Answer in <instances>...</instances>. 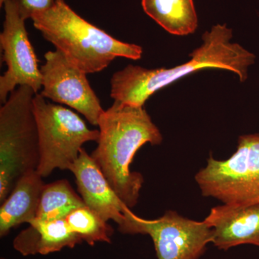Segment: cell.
Instances as JSON below:
<instances>
[{"instance_id": "obj_15", "label": "cell", "mask_w": 259, "mask_h": 259, "mask_svg": "<svg viewBox=\"0 0 259 259\" xmlns=\"http://www.w3.org/2000/svg\"><path fill=\"white\" fill-rule=\"evenodd\" d=\"M84 202L69 182L60 180L45 185L35 220L56 221L64 219L75 209L83 207Z\"/></svg>"}, {"instance_id": "obj_18", "label": "cell", "mask_w": 259, "mask_h": 259, "mask_svg": "<svg viewBox=\"0 0 259 259\" xmlns=\"http://www.w3.org/2000/svg\"><path fill=\"white\" fill-rule=\"evenodd\" d=\"M5 0H0V6L3 7L4 4Z\"/></svg>"}, {"instance_id": "obj_4", "label": "cell", "mask_w": 259, "mask_h": 259, "mask_svg": "<svg viewBox=\"0 0 259 259\" xmlns=\"http://www.w3.org/2000/svg\"><path fill=\"white\" fill-rule=\"evenodd\" d=\"M36 94L19 86L0 108V203L24 175L40 163L38 131L33 112Z\"/></svg>"}, {"instance_id": "obj_2", "label": "cell", "mask_w": 259, "mask_h": 259, "mask_svg": "<svg viewBox=\"0 0 259 259\" xmlns=\"http://www.w3.org/2000/svg\"><path fill=\"white\" fill-rule=\"evenodd\" d=\"M100 136L92 158L124 203L132 209L144 184L142 174L131 163L144 145L158 146L163 136L144 107L114 102L98 121Z\"/></svg>"}, {"instance_id": "obj_6", "label": "cell", "mask_w": 259, "mask_h": 259, "mask_svg": "<svg viewBox=\"0 0 259 259\" xmlns=\"http://www.w3.org/2000/svg\"><path fill=\"white\" fill-rule=\"evenodd\" d=\"M33 112L40 145L37 171L44 178L56 169L69 170L79 157L83 145L98 141V130L89 128L77 114L47 102L40 94L34 97Z\"/></svg>"}, {"instance_id": "obj_10", "label": "cell", "mask_w": 259, "mask_h": 259, "mask_svg": "<svg viewBox=\"0 0 259 259\" xmlns=\"http://www.w3.org/2000/svg\"><path fill=\"white\" fill-rule=\"evenodd\" d=\"M69 171L74 175L78 192L85 205L104 221H113L120 233L129 234L135 213L119 197L84 148H81Z\"/></svg>"}, {"instance_id": "obj_11", "label": "cell", "mask_w": 259, "mask_h": 259, "mask_svg": "<svg viewBox=\"0 0 259 259\" xmlns=\"http://www.w3.org/2000/svg\"><path fill=\"white\" fill-rule=\"evenodd\" d=\"M204 221L212 229V243L218 249L228 250L241 245L259 248V204L215 206Z\"/></svg>"}, {"instance_id": "obj_3", "label": "cell", "mask_w": 259, "mask_h": 259, "mask_svg": "<svg viewBox=\"0 0 259 259\" xmlns=\"http://www.w3.org/2000/svg\"><path fill=\"white\" fill-rule=\"evenodd\" d=\"M31 20L46 40L87 74L106 69L116 58L142 57V47L109 35L75 13L65 0H55L51 8L35 13Z\"/></svg>"}, {"instance_id": "obj_8", "label": "cell", "mask_w": 259, "mask_h": 259, "mask_svg": "<svg viewBox=\"0 0 259 259\" xmlns=\"http://www.w3.org/2000/svg\"><path fill=\"white\" fill-rule=\"evenodd\" d=\"M5 21L0 34L3 60L8 66L0 77V101L4 104L17 86H28L38 94L42 75L35 51L29 40L25 21L11 0H5Z\"/></svg>"}, {"instance_id": "obj_13", "label": "cell", "mask_w": 259, "mask_h": 259, "mask_svg": "<svg viewBox=\"0 0 259 259\" xmlns=\"http://www.w3.org/2000/svg\"><path fill=\"white\" fill-rule=\"evenodd\" d=\"M46 184L37 171L29 172L17 182L0 207V237L5 238L13 228L30 223L36 218Z\"/></svg>"}, {"instance_id": "obj_7", "label": "cell", "mask_w": 259, "mask_h": 259, "mask_svg": "<svg viewBox=\"0 0 259 259\" xmlns=\"http://www.w3.org/2000/svg\"><path fill=\"white\" fill-rule=\"evenodd\" d=\"M136 234L151 237L157 259H199L212 240V229L204 221H194L175 210L154 220L136 214L130 235Z\"/></svg>"}, {"instance_id": "obj_16", "label": "cell", "mask_w": 259, "mask_h": 259, "mask_svg": "<svg viewBox=\"0 0 259 259\" xmlns=\"http://www.w3.org/2000/svg\"><path fill=\"white\" fill-rule=\"evenodd\" d=\"M65 220L71 231L88 245H94L98 242L112 243L113 228L87 206L75 209Z\"/></svg>"}, {"instance_id": "obj_14", "label": "cell", "mask_w": 259, "mask_h": 259, "mask_svg": "<svg viewBox=\"0 0 259 259\" xmlns=\"http://www.w3.org/2000/svg\"><path fill=\"white\" fill-rule=\"evenodd\" d=\"M141 4L146 14L172 35H190L198 26L193 0H142Z\"/></svg>"}, {"instance_id": "obj_9", "label": "cell", "mask_w": 259, "mask_h": 259, "mask_svg": "<svg viewBox=\"0 0 259 259\" xmlns=\"http://www.w3.org/2000/svg\"><path fill=\"white\" fill-rule=\"evenodd\" d=\"M41 67L42 90L40 95L58 104H63L84 116L97 126L102 112L101 103L87 74L71 64L60 51H48Z\"/></svg>"}, {"instance_id": "obj_17", "label": "cell", "mask_w": 259, "mask_h": 259, "mask_svg": "<svg viewBox=\"0 0 259 259\" xmlns=\"http://www.w3.org/2000/svg\"><path fill=\"white\" fill-rule=\"evenodd\" d=\"M19 14L26 20L35 13L46 11L51 8L55 0H11Z\"/></svg>"}, {"instance_id": "obj_19", "label": "cell", "mask_w": 259, "mask_h": 259, "mask_svg": "<svg viewBox=\"0 0 259 259\" xmlns=\"http://www.w3.org/2000/svg\"><path fill=\"white\" fill-rule=\"evenodd\" d=\"M1 259H6V258H1Z\"/></svg>"}, {"instance_id": "obj_12", "label": "cell", "mask_w": 259, "mask_h": 259, "mask_svg": "<svg viewBox=\"0 0 259 259\" xmlns=\"http://www.w3.org/2000/svg\"><path fill=\"white\" fill-rule=\"evenodd\" d=\"M81 243L65 218L56 221L33 220L26 229L15 237L13 248L20 254L28 256L50 254L65 248H74Z\"/></svg>"}, {"instance_id": "obj_1", "label": "cell", "mask_w": 259, "mask_h": 259, "mask_svg": "<svg viewBox=\"0 0 259 259\" xmlns=\"http://www.w3.org/2000/svg\"><path fill=\"white\" fill-rule=\"evenodd\" d=\"M233 31L224 25H214L202 35V44L190 54V60L171 69H146L130 64L112 75L110 97L114 102L144 107L158 90L187 75L202 69L232 71L241 82L248 79V69L255 56L236 42Z\"/></svg>"}, {"instance_id": "obj_5", "label": "cell", "mask_w": 259, "mask_h": 259, "mask_svg": "<svg viewBox=\"0 0 259 259\" xmlns=\"http://www.w3.org/2000/svg\"><path fill=\"white\" fill-rule=\"evenodd\" d=\"M204 197L228 205L259 204V134L240 136L236 152L226 160L212 153L194 176Z\"/></svg>"}]
</instances>
